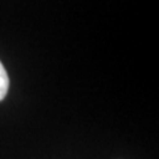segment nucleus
<instances>
[{
	"label": "nucleus",
	"mask_w": 159,
	"mask_h": 159,
	"mask_svg": "<svg viewBox=\"0 0 159 159\" xmlns=\"http://www.w3.org/2000/svg\"><path fill=\"white\" fill-rule=\"evenodd\" d=\"M8 88H9L8 73L6 70V68L3 66L2 61H0V101H3V99L6 98L7 93H8Z\"/></svg>",
	"instance_id": "f257e3e1"
}]
</instances>
